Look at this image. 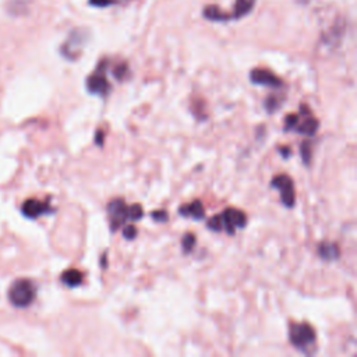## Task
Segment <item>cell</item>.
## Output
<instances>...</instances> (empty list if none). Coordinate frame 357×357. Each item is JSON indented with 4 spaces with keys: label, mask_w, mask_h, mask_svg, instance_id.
<instances>
[{
    "label": "cell",
    "mask_w": 357,
    "mask_h": 357,
    "mask_svg": "<svg viewBox=\"0 0 357 357\" xmlns=\"http://www.w3.org/2000/svg\"><path fill=\"white\" fill-rule=\"evenodd\" d=\"M108 215L111 219V229L112 232H116L119 228L124 226L127 221H138L144 215L141 205L140 204H134V205H127L124 200L116 198L111 201L108 204Z\"/></svg>",
    "instance_id": "6da1fadb"
},
{
    "label": "cell",
    "mask_w": 357,
    "mask_h": 357,
    "mask_svg": "<svg viewBox=\"0 0 357 357\" xmlns=\"http://www.w3.org/2000/svg\"><path fill=\"white\" fill-rule=\"evenodd\" d=\"M35 296H37V288L30 279H17L8 289L10 303L18 308L28 307L34 301Z\"/></svg>",
    "instance_id": "7a4b0ae2"
},
{
    "label": "cell",
    "mask_w": 357,
    "mask_h": 357,
    "mask_svg": "<svg viewBox=\"0 0 357 357\" xmlns=\"http://www.w3.org/2000/svg\"><path fill=\"white\" fill-rule=\"evenodd\" d=\"M289 341L295 348L304 350L315 342V331L305 322L292 324L289 328Z\"/></svg>",
    "instance_id": "3957f363"
},
{
    "label": "cell",
    "mask_w": 357,
    "mask_h": 357,
    "mask_svg": "<svg viewBox=\"0 0 357 357\" xmlns=\"http://www.w3.org/2000/svg\"><path fill=\"white\" fill-rule=\"evenodd\" d=\"M106 60L101 61L98 68L94 71V74H91L87 78V89L88 92L94 94V95H101V97H105L109 94L111 91V82L108 81L106 78Z\"/></svg>",
    "instance_id": "277c9868"
},
{
    "label": "cell",
    "mask_w": 357,
    "mask_h": 357,
    "mask_svg": "<svg viewBox=\"0 0 357 357\" xmlns=\"http://www.w3.org/2000/svg\"><path fill=\"white\" fill-rule=\"evenodd\" d=\"M219 222H221V229L222 232L225 231L228 235L233 236L236 229H241L244 228L247 218H245L244 212L236 208H228L223 211L221 215H218Z\"/></svg>",
    "instance_id": "5b68a950"
},
{
    "label": "cell",
    "mask_w": 357,
    "mask_h": 357,
    "mask_svg": "<svg viewBox=\"0 0 357 357\" xmlns=\"http://www.w3.org/2000/svg\"><path fill=\"white\" fill-rule=\"evenodd\" d=\"M272 187H275L276 190L281 194V200L286 207H293L295 201H296V193H295V186H293V180L288 175H279L275 176L272 180Z\"/></svg>",
    "instance_id": "8992f818"
},
{
    "label": "cell",
    "mask_w": 357,
    "mask_h": 357,
    "mask_svg": "<svg viewBox=\"0 0 357 357\" xmlns=\"http://www.w3.org/2000/svg\"><path fill=\"white\" fill-rule=\"evenodd\" d=\"M87 34L81 30H75L70 34V37L67 39L64 45L61 46V53L64 55L67 59H77L78 55L81 52V48L85 44Z\"/></svg>",
    "instance_id": "52a82bcc"
},
{
    "label": "cell",
    "mask_w": 357,
    "mask_h": 357,
    "mask_svg": "<svg viewBox=\"0 0 357 357\" xmlns=\"http://www.w3.org/2000/svg\"><path fill=\"white\" fill-rule=\"evenodd\" d=\"M250 78L254 84L258 85H265L271 88H279L282 87V81L279 77H276L272 71H269L267 68H254L250 74Z\"/></svg>",
    "instance_id": "ba28073f"
},
{
    "label": "cell",
    "mask_w": 357,
    "mask_h": 357,
    "mask_svg": "<svg viewBox=\"0 0 357 357\" xmlns=\"http://www.w3.org/2000/svg\"><path fill=\"white\" fill-rule=\"evenodd\" d=\"M304 119L300 120V116H298V124L295 126L293 130H296L298 134H304V135H314V134L317 133V130H318V127H320V123H318V120L315 119L314 116H312L311 111L307 108V105H304Z\"/></svg>",
    "instance_id": "9c48e42d"
},
{
    "label": "cell",
    "mask_w": 357,
    "mask_h": 357,
    "mask_svg": "<svg viewBox=\"0 0 357 357\" xmlns=\"http://www.w3.org/2000/svg\"><path fill=\"white\" fill-rule=\"evenodd\" d=\"M21 209L22 214L25 216H28V218H31V219H35L38 216L48 214V212L52 211V208L49 207L48 202H44V201L39 200H27L22 204Z\"/></svg>",
    "instance_id": "30bf717a"
},
{
    "label": "cell",
    "mask_w": 357,
    "mask_h": 357,
    "mask_svg": "<svg viewBox=\"0 0 357 357\" xmlns=\"http://www.w3.org/2000/svg\"><path fill=\"white\" fill-rule=\"evenodd\" d=\"M178 214L181 216H186V218H193V219L200 221L205 215V211H204V207H202V202L195 200L193 202H190V204H186V205L180 207L178 208Z\"/></svg>",
    "instance_id": "8fae6325"
},
{
    "label": "cell",
    "mask_w": 357,
    "mask_h": 357,
    "mask_svg": "<svg viewBox=\"0 0 357 357\" xmlns=\"http://www.w3.org/2000/svg\"><path fill=\"white\" fill-rule=\"evenodd\" d=\"M318 253L321 258H324L325 261H335L339 258L341 250L335 243H321L318 247Z\"/></svg>",
    "instance_id": "7c38bea8"
},
{
    "label": "cell",
    "mask_w": 357,
    "mask_h": 357,
    "mask_svg": "<svg viewBox=\"0 0 357 357\" xmlns=\"http://www.w3.org/2000/svg\"><path fill=\"white\" fill-rule=\"evenodd\" d=\"M255 0H236L233 13L231 14V18H241L247 15L254 8Z\"/></svg>",
    "instance_id": "4fadbf2b"
},
{
    "label": "cell",
    "mask_w": 357,
    "mask_h": 357,
    "mask_svg": "<svg viewBox=\"0 0 357 357\" xmlns=\"http://www.w3.org/2000/svg\"><path fill=\"white\" fill-rule=\"evenodd\" d=\"M204 17L207 20H211V21H228V20H232L231 14L222 11L215 4H209V6L204 8Z\"/></svg>",
    "instance_id": "5bb4252c"
},
{
    "label": "cell",
    "mask_w": 357,
    "mask_h": 357,
    "mask_svg": "<svg viewBox=\"0 0 357 357\" xmlns=\"http://www.w3.org/2000/svg\"><path fill=\"white\" fill-rule=\"evenodd\" d=\"M84 276L78 269H67L61 274V282L67 285L68 288H77L82 283Z\"/></svg>",
    "instance_id": "9a60e30c"
},
{
    "label": "cell",
    "mask_w": 357,
    "mask_h": 357,
    "mask_svg": "<svg viewBox=\"0 0 357 357\" xmlns=\"http://www.w3.org/2000/svg\"><path fill=\"white\" fill-rule=\"evenodd\" d=\"M183 251L184 253H190L191 250L194 248V245H195V236H194L193 233H186V236L183 238Z\"/></svg>",
    "instance_id": "2e32d148"
},
{
    "label": "cell",
    "mask_w": 357,
    "mask_h": 357,
    "mask_svg": "<svg viewBox=\"0 0 357 357\" xmlns=\"http://www.w3.org/2000/svg\"><path fill=\"white\" fill-rule=\"evenodd\" d=\"M123 236L127 240H133L137 236V228L134 225H127L123 228Z\"/></svg>",
    "instance_id": "e0dca14e"
},
{
    "label": "cell",
    "mask_w": 357,
    "mask_h": 357,
    "mask_svg": "<svg viewBox=\"0 0 357 357\" xmlns=\"http://www.w3.org/2000/svg\"><path fill=\"white\" fill-rule=\"evenodd\" d=\"M300 152H301V156H303L305 164H310V158H311V147H310V142H304V144L301 145V148H300Z\"/></svg>",
    "instance_id": "ac0fdd59"
},
{
    "label": "cell",
    "mask_w": 357,
    "mask_h": 357,
    "mask_svg": "<svg viewBox=\"0 0 357 357\" xmlns=\"http://www.w3.org/2000/svg\"><path fill=\"white\" fill-rule=\"evenodd\" d=\"M151 216H152V219H154V221H156V222H161V223L166 222V221L169 219V216H168V214H166L165 211H154V212L151 214Z\"/></svg>",
    "instance_id": "d6986e66"
},
{
    "label": "cell",
    "mask_w": 357,
    "mask_h": 357,
    "mask_svg": "<svg viewBox=\"0 0 357 357\" xmlns=\"http://www.w3.org/2000/svg\"><path fill=\"white\" fill-rule=\"evenodd\" d=\"M278 106H279L278 98H275V97L267 98V102H265V108H267V111L269 112V113H272V111H275Z\"/></svg>",
    "instance_id": "ffe728a7"
},
{
    "label": "cell",
    "mask_w": 357,
    "mask_h": 357,
    "mask_svg": "<svg viewBox=\"0 0 357 357\" xmlns=\"http://www.w3.org/2000/svg\"><path fill=\"white\" fill-rule=\"evenodd\" d=\"M116 0H89V4L95 6V7H108L113 4Z\"/></svg>",
    "instance_id": "44dd1931"
},
{
    "label": "cell",
    "mask_w": 357,
    "mask_h": 357,
    "mask_svg": "<svg viewBox=\"0 0 357 357\" xmlns=\"http://www.w3.org/2000/svg\"><path fill=\"white\" fill-rule=\"evenodd\" d=\"M127 71V66L126 64H120L115 68V71H113V74L116 75V78L118 80H123L124 78V74H126Z\"/></svg>",
    "instance_id": "7402d4cb"
},
{
    "label": "cell",
    "mask_w": 357,
    "mask_h": 357,
    "mask_svg": "<svg viewBox=\"0 0 357 357\" xmlns=\"http://www.w3.org/2000/svg\"><path fill=\"white\" fill-rule=\"evenodd\" d=\"M298 1H307V0H298Z\"/></svg>",
    "instance_id": "603a6c76"
}]
</instances>
